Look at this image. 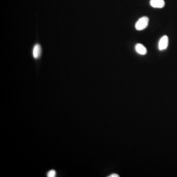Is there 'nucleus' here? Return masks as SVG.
<instances>
[{"label": "nucleus", "instance_id": "f257e3e1", "mask_svg": "<svg viewBox=\"0 0 177 177\" xmlns=\"http://www.w3.org/2000/svg\"><path fill=\"white\" fill-rule=\"evenodd\" d=\"M149 18L144 16L140 18L136 24H135V28L138 31H142L146 29L149 24Z\"/></svg>", "mask_w": 177, "mask_h": 177}, {"label": "nucleus", "instance_id": "f03ea898", "mask_svg": "<svg viewBox=\"0 0 177 177\" xmlns=\"http://www.w3.org/2000/svg\"><path fill=\"white\" fill-rule=\"evenodd\" d=\"M168 38L167 35H164L160 38L158 42V49L160 50H165L168 45Z\"/></svg>", "mask_w": 177, "mask_h": 177}, {"label": "nucleus", "instance_id": "7ed1b4c3", "mask_svg": "<svg viewBox=\"0 0 177 177\" xmlns=\"http://www.w3.org/2000/svg\"><path fill=\"white\" fill-rule=\"evenodd\" d=\"M164 0H151L150 5L154 8H161L165 6Z\"/></svg>", "mask_w": 177, "mask_h": 177}, {"label": "nucleus", "instance_id": "20e7f679", "mask_svg": "<svg viewBox=\"0 0 177 177\" xmlns=\"http://www.w3.org/2000/svg\"><path fill=\"white\" fill-rule=\"evenodd\" d=\"M42 49L40 45L37 44L34 46L33 50H32V55L34 58L38 59L41 57V54Z\"/></svg>", "mask_w": 177, "mask_h": 177}, {"label": "nucleus", "instance_id": "39448f33", "mask_svg": "<svg viewBox=\"0 0 177 177\" xmlns=\"http://www.w3.org/2000/svg\"><path fill=\"white\" fill-rule=\"evenodd\" d=\"M135 50L138 54L144 55L147 52V49L141 43H138L135 46Z\"/></svg>", "mask_w": 177, "mask_h": 177}, {"label": "nucleus", "instance_id": "423d86ee", "mask_svg": "<svg viewBox=\"0 0 177 177\" xmlns=\"http://www.w3.org/2000/svg\"><path fill=\"white\" fill-rule=\"evenodd\" d=\"M56 175V172L55 170H51L49 171L47 173V177H55Z\"/></svg>", "mask_w": 177, "mask_h": 177}, {"label": "nucleus", "instance_id": "0eeeda50", "mask_svg": "<svg viewBox=\"0 0 177 177\" xmlns=\"http://www.w3.org/2000/svg\"><path fill=\"white\" fill-rule=\"evenodd\" d=\"M120 176L118 175V174H111L110 176H108V177H119Z\"/></svg>", "mask_w": 177, "mask_h": 177}]
</instances>
